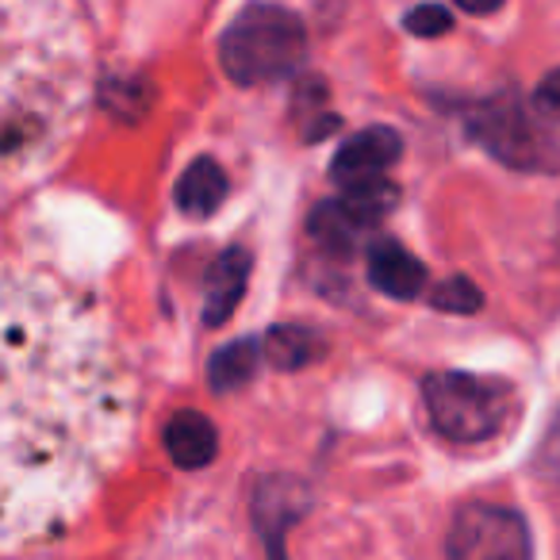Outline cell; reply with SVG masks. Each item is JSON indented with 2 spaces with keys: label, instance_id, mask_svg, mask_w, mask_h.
<instances>
[{
  "label": "cell",
  "instance_id": "7a4b0ae2",
  "mask_svg": "<svg viewBox=\"0 0 560 560\" xmlns=\"http://www.w3.org/2000/svg\"><path fill=\"white\" fill-rule=\"evenodd\" d=\"M55 0L4 4V173L32 180L62 158L89 101L78 27Z\"/></svg>",
  "mask_w": 560,
  "mask_h": 560
},
{
  "label": "cell",
  "instance_id": "4fadbf2b",
  "mask_svg": "<svg viewBox=\"0 0 560 560\" xmlns=\"http://www.w3.org/2000/svg\"><path fill=\"white\" fill-rule=\"evenodd\" d=\"M307 231H312V238L319 242L323 249H330V254H353L358 242L373 231V223H365V219L338 196V200H327L312 211Z\"/></svg>",
  "mask_w": 560,
  "mask_h": 560
},
{
  "label": "cell",
  "instance_id": "8992f818",
  "mask_svg": "<svg viewBox=\"0 0 560 560\" xmlns=\"http://www.w3.org/2000/svg\"><path fill=\"white\" fill-rule=\"evenodd\" d=\"M445 552L450 560H534V541L518 511L495 503H468L453 518Z\"/></svg>",
  "mask_w": 560,
  "mask_h": 560
},
{
  "label": "cell",
  "instance_id": "277c9868",
  "mask_svg": "<svg viewBox=\"0 0 560 560\" xmlns=\"http://www.w3.org/2000/svg\"><path fill=\"white\" fill-rule=\"evenodd\" d=\"M422 404L438 434L457 445L491 442L518 419V392L511 381L457 369L430 373L422 381Z\"/></svg>",
  "mask_w": 560,
  "mask_h": 560
},
{
  "label": "cell",
  "instance_id": "9a60e30c",
  "mask_svg": "<svg viewBox=\"0 0 560 560\" xmlns=\"http://www.w3.org/2000/svg\"><path fill=\"white\" fill-rule=\"evenodd\" d=\"M261 353L269 365L284 369V373H296V369L312 365V361L323 358V342L315 330L296 327V323H284V327L265 330L261 338Z\"/></svg>",
  "mask_w": 560,
  "mask_h": 560
},
{
  "label": "cell",
  "instance_id": "5b68a950",
  "mask_svg": "<svg viewBox=\"0 0 560 560\" xmlns=\"http://www.w3.org/2000/svg\"><path fill=\"white\" fill-rule=\"evenodd\" d=\"M468 135L511 170L552 173L560 170V135L541 127L518 101H483L468 112Z\"/></svg>",
  "mask_w": 560,
  "mask_h": 560
},
{
  "label": "cell",
  "instance_id": "9c48e42d",
  "mask_svg": "<svg viewBox=\"0 0 560 560\" xmlns=\"http://www.w3.org/2000/svg\"><path fill=\"white\" fill-rule=\"evenodd\" d=\"M365 265H369V280H373V289L384 292V296H392V300L422 296V289H427V280H430L427 265H422L411 249H404L392 238L373 242V246H369Z\"/></svg>",
  "mask_w": 560,
  "mask_h": 560
},
{
  "label": "cell",
  "instance_id": "e0dca14e",
  "mask_svg": "<svg viewBox=\"0 0 560 560\" xmlns=\"http://www.w3.org/2000/svg\"><path fill=\"white\" fill-rule=\"evenodd\" d=\"M430 304L445 315H476L483 307V292L468 277H445L430 289Z\"/></svg>",
  "mask_w": 560,
  "mask_h": 560
},
{
  "label": "cell",
  "instance_id": "6da1fadb",
  "mask_svg": "<svg viewBox=\"0 0 560 560\" xmlns=\"http://www.w3.org/2000/svg\"><path fill=\"white\" fill-rule=\"evenodd\" d=\"M4 541L66 522L127 442V388L101 323L39 272L4 277Z\"/></svg>",
  "mask_w": 560,
  "mask_h": 560
},
{
  "label": "cell",
  "instance_id": "2e32d148",
  "mask_svg": "<svg viewBox=\"0 0 560 560\" xmlns=\"http://www.w3.org/2000/svg\"><path fill=\"white\" fill-rule=\"evenodd\" d=\"M101 104L112 112L116 119H127V124H135V119L147 116L150 108V85L142 78H135V73H112V78L101 81Z\"/></svg>",
  "mask_w": 560,
  "mask_h": 560
},
{
  "label": "cell",
  "instance_id": "8fae6325",
  "mask_svg": "<svg viewBox=\"0 0 560 560\" xmlns=\"http://www.w3.org/2000/svg\"><path fill=\"white\" fill-rule=\"evenodd\" d=\"M165 453L177 468L196 472V468H208L219 453V430L208 415L200 411H177L165 422Z\"/></svg>",
  "mask_w": 560,
  "mask_h": 560
},
{
  "label": "cell",
  "instance_id": "52a82bcc",
  "mask_svg": "<svg viewBox=\"0 0 560 560\" xmlns=\"http://www.w3.org/2000/svg\"><path fill=\"white\" fill-rule=\"evenodd\" d=\"M404 154V139L392 127L376 124L358 131L353 139H346L338 147L335 162H330V180L342 188L365 185V180H381L388 165H396V158Z\"/></svg>",
  "mask_w": 560,
  "mask_h": 560
},
{
  "label": "cell",
  "instance_id": "5bb4252c",
  "mask_svg": "<svg viewBox=\"0 0 560 560\" xmlns=\"http://www.w3.org/2000/svg\"><path fill=\"white\" fill-rule=\"evenodd\" d=\"M261 358H265L261 342H254V338H234V342H226L223 350H215V353H211V361H208L211 392L226 396V392L246 388V384L254 381L257 361H261Z\"/></svg>",
  "mask_w": 560,
  "mask_h": 560
},
{
  "label": "cell",
  "instance_id": "ba28073f",
  "mask_svg": "<svg viewBox=\"0 0 560 560\" xmlns=\"http://www.w3.org/2000/svg\"><path fill=\"white\" fill-rule=\"evenodd\" d=\"M257 526L269 545V560H284V534L296 518H304L312 506V491L292 476H269L257 488Z\"/></svg>",
  "mask_w": 560,
  "mask_h": 560
},
{
  "label": "cell",
  "instance_id": "ffe728a7",
  "mask_svg": "<svg viewBox=\"0 0 560 560\" xmlns=\"http://www.w3.org/2000/svg\"><path fill=\"white\" fill-rule=\"evenodd\" d=\"M453 4H460V12H468V16H491L503 0H453Z\"/></svg>",
  "mask_w": 560,
  "mask_h": 560
},
{
  "label": "cell",
  "instance_id": "7c38bea8",
  "mask_svg": "<svg viewBox=\"0 0 560 560\" xmlns=\"http://www.w3.org/2000/svg\"><path fill=\"white\" fill-rule=\"evenodd\" d=\"M226 200V173L215 158H196L177 180V208L188 219H208Z\"/></svg>",
  "mask_w": 560,
  "mask_h": 560
},
{
  "label": "cell",
  "instance_id": "d6986e66",
  "mask_svg": "<svg viewBox=\"0 0 560 560\" xmlns=\"http://www.w3.org/2000/svg\"><path fill=\"white\" fill-rule=\"evenodd\" d=\"M534 108L549 119H560V70L541 78V85H537V93H534Z\"/></svg>",
  "mask_w": 560,
  "mask_h": 560
},
{
  "label": "cell",
  "instance_id": "ac0fdd59",
  "mask_svg": "<svg viewBox=\"0 0 560 560\" xmlns=\"http://www.w3.org/2000/svg\"><path fill=\"white\" fill-rule=\"evenodd\" d=\"M404 27L419 39H438L453 27V12L445 4H415L404 16Z\"/></svg>",
  "mask_w": 560,
  "mask_h": 560
},
{
  "label": "cell",
  "instance_id": "30bf717a",
  "mask_svg": "<svg viewBox=\"0 0 560 560\" xmlns=\"http://www.w3.org/2000/svg\"><path fill=\"white\" fill-rule=\"evenodd\" d=\"M249 265H254V257L246 246H231L215 257V265L208 269V284H203V323L208 327H223L234 315L242 292H246Z\"/></svg>",
  "mask_w": 560,
  "mask_h": 560
},
{
  "label": "cell",
  "instance_id": "3957f363",
  "mask_svg": "<svg viewBox=\"0 0 560 560\" xmlns=\"http://www.w3.org/2000/svg\"><path fill=\"white\" fill-rule=\"evenodd\" d=\"M307 58V32L304 20L284 4L254 0L219 39V62L234 85H269L284 81L304 66Z\"/></svg>",
  "mask_w": 560,
  "mask_h": 560
}]
</instances>
